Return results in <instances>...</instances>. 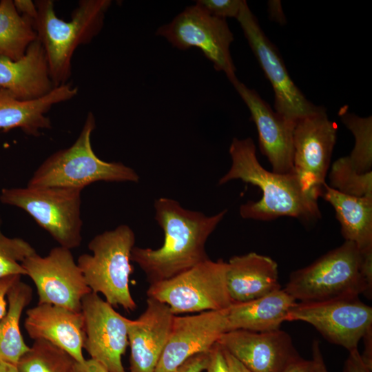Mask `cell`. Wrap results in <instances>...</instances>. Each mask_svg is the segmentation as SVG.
Returning a JSON list of instances; mask_svg holds the SVG:
<instances>
[{
  "label": "cell",
  "mask_w": 372,
  "mask_h": 372,
  "mask_svg": "<svg viewBox=\"0 0 372 372\" xmlns=\"http://www.w3.org/2000/svg\"><path fill=\"white\" fill-rule=\"evenodd\" d=\"M154 218L164 232L156 249L134 246L131 261L144 271L149 285L175 276L209 259L206 242L227 210L207 216L184 208L177 200L162 197L154 201Z\"/></svg>",
  "instance_id": "cell-1"
},
{
  "label": "cell",
  "mask_w": 372,
  "mask_h": 372,
  "mask_svg": "<svg viewBox=\"0 0 372 372\" xmlns=\"http://www.w3.org/2000/svg\"><path fill=\"white\" fill-rule=\"evenodd\" d=\"M229 153L231 165L218 180V185L240 180L257 186L262 192L259 200L241 205L239 213L242 218L269 221L289 216L309 223L321 218L318 198L305 189L293 172L277 174L261 165L251 138H234Z\"/></svg>",
  "instance_id": "cell-2"
},
{
  "label": "cell",
  "mask_w": 372,
  "mask_h": 372,
  "mask_svg": "<svg viewBox=\"0 0 372 372\" xmlns=\"http://www.w3.org/2000/svg\"><path fill=\"white\" fill-rule=\"evenodd\" d=\"M33 26L43 45L54 86L65 84L71 76V60L77 47L90 42L101 32L110 0H81L71 19L59 18L51 0L35 1Z\"/></svg>",
  "instance_id": "cell-3"
},
{
  "label": "cell",
  "mask_w": 372,
  "mask_h": 372,
  "mask_svg": "<svg viewBox=\"0 0 372 372\" xmlns=\"http://www.w3.org/2000/svg\"><path fill=\"white\" fill-rule=\"evenodd\" d=\"M96 127L94 114L89 112L75 142L48 157L28 181L33 187H57L83 190L98 181L137 183L139 176L120 162H106L94 153L91 135Z\"/></svg>",
  "instance_id": "cell-4"
},
{
  "label": "cell",
  "mask_w": 372,
  "mask_h": 372,
  "mask_svg": "<svg viewBox=\"0 0 372 372\" xmlns=\"http://www.w3.org/2000/svg\"><path fill=\"white\" fill-rule=\"evenodd\" d=\"M134 245L133 230L127 225H120L95 236L88 243L93 254H83L77 260L91 291L102 293L112 306H121L127 311H134L137 307L129 288Z\"/></svg>",
  "instance_id": "cell-5"
},
{
  "label": "cell",
  "mask_w": 372,
  "mask_h": 372,
  "mask_svg": "<svg viewBox=\"0 0 372 372\" xmlns=\"http://www.w3.org/2000/svg\"><path fill=\"white\" fill-rule=\"evenodd\" d=\"M362 260L358 247L344 241L308 266L293 271L284 289L298 302L366 296Z\"/></svg>",
  "instance_id": "cell-6"
},
{
  "label": "cell",
  "mask_w": 372,
  "mask_h": 372,
  "mask_svg": "<svg viewBox=\"0 0 372 372\" xmlns=\"http://www.w3.org/2000/svg\"><path fill=\"white\" fill-rule=\"evenodd\" d=\"M81 190L57 187L4 188L2 203L22 209L56 240L72 249L82 242Z\"/></svg>",
  "instance_id": "cell-7"
},
{
  "label": "cell",
  "mask_w": 372,
  "mask_h": 372,
  "mask_svg": "<svg viewBox=\"0 0 372 372\" xmlns=\"http://www.w3.org/2000/svg\"><path fill=\"white\" fill-rule=\"evenodd\" d=\"M227 263L210 258L165 280L151 284L147 298L167 304L172 313L227 309L233 303L226 284Z\"/></svg>",
  "instance_id": "cell-8"
},
{
  "label": "cell",
  "mask_w": 372,
  "mask_h": 372,
  "mask_svg": "<svg viewBox=\"0 0 372 372\" xmlns=\"http://www.w3.org/2000/svg\"><path fill=\"white\" fill-rule=\"evenodd\" d=\"M156 34L179 50L198 48L231 83L238 79L230 52L234 35L226 19L211 15L198 3L186 7L169 23L160 26Z\"/></svg>",
  "instance_id": "cell-9"
},
{
  "label": "cell",
  "mask_w": 372,
  "mask_h": 372,
  "mask_svg": "<svg viewBox=\"0 0 372 372\" xmlns=\"http://www.w3.org/2000/svg\"><path fill=\"white\" fill-rule=\"evenodd\" d=\"M248 43L274 92L275 111L296 122L325 109L310 102L289 76L276 48L267 37L246 2L238 18Z\"/></svg>",
  "instance_id": "cell-10"
},
{
  "label": "cell",
  "mask_w": 372,
  "mask_h": 372,
  "mask_svg": "<svg viewBox=\"0 0 372 372\" xmlns=\"http://www.w3.org/2000/svg\"><path fill=\"white\" fill-rule=\"evenodd\" d=\"M286 321H302L313 326L329 342L349 352L372 327V307L359 297L320 302H296Z\"/></svg>",
  "instance_id": "cell-11"
},
{
  "label": "cell",
  "mask_w": 372,
  "mask_h": 372,
  "mask_svg": "<svg viewBox=\"0 0 372 372\" xmlns=\"http://www.w3.org/2000/svg\"><path fill=\"white\" fill-rule=\"evenodd\" d=\"M21 265L34 283L38 304H51L81 312V300L91 292L70 249L58 246L46 256L37 253Z\"/></svg>",
  "instance_id": "cell-12"
},
{
  "label": "cell",
  "mask_w": 372,
  "mask_h": 372,
  "mask_svg": "<svg viewBox=\"0 0 372 372\" xmlns=\"http://www.w3.org/2000/svg\"><path fill=\"white\" fill-rule=\"evenodd\" d=\"M337 139V126L325 110L296 121L293 132V173L318 198Z\"/></svg>",
  "instance_id": "cell-13"
},
{
  "label": "cell",
  "mask_w": 372,
  "mask_h": 372,
  "mask_svg": "<svg viewBox=\"0 0 372 372\" xmlns=\"http://www.w3.org/2000/svg\"><path fill=\"white\" fill-rule=\"evenodd\" d=\"M81 313L84 318L83 349L90 359L108 372H128L121 359L129 345L127 329L131 320L92 291L82 298Z\"/></svg>",
  "instance_id": "cell-14"
},
{
  "label": "cell",
  "mask_w": 372,
  "mask_h": 372,
  "mask_svg": "<svg viewBox=\"0 0 372 372\" xmlns=\"http://www.w3.org/2000/svg\"><path fill=\"white\" fill-rule=\"evenodd\" d=\"M227 331V309L174 316L169 338L154 372H174L192 356L209 352Z\"/></svg>",
  "instance_id": "cell-15"
},
{
  "label": "cell",
  "mask_w": 372,
  "mask_h": 372,
  "mask_svg": "<svg viewBox=\"0 0 372 372\" xmlns=\"http://www.w3.org/2000/svg\"><path fill=\"white\" fill-rule=\"evenodd\" d=\"M217 343L251 372H282L300 355L291 336L280 329L265 332L229 331Z\"/></svg>",
  "instance_id": "cell-16"
},
{
  "label": "cell",
  "mask_w": 372,
  "mask_h": 372,
  "mask_svg": "<svg viewBox=\"0 0 372 372\" xmlns=\"http://www.w3.org/2000/svg\"><path fill=\"white\" fill-rule=\"evenodd\" d=\"M232 85L250 112L257 128L260 149L270 163L272 172L292 173L296 122L278 114L254 90L238 79Z\"/></svg>",
  "instance_id": "cell-17"
},
{
  "label": "cell",
  "mask_w": 372,
  "mask_h": 372,
  "mask_svg": "<svg viewBox=\"0 0 372 372\" xmlns=\"http://www.w3.org/2000/svg\"><path fill=\"white\" fill-rule=\"evenodd\" d=\"M174 315L169 307L147 298L145 310L128 325L130 371L154 372L169 338Z\"/></svg>",
  "instance_id": "cell-18"
},
{
  "label": "cell",
  "mask_w": 372,
  "mask_h": 372,
  "mask_svg": "<svg viewBox=\"0 0 372 372\" xmlns=\"http://www.w3.org/2000/svg\"><path fill=\"white\" fill-rule=\"evenodd\" d=\"M24 327L32 339L46 340L67 352L75 361H85L81 312L51 304H38L26 311Z\"/></svg>",
  "instance_id": "cell-19"
},
{
  "label": "cell",
  "mask_w": 372,
  "mask_h": 372,
  "mask_svg": "<svg viewBox=\"0 0 372 372\" xmlns=\"http://www.w3.org/2000/svg\"><path fill=\"white\" fill-rule=\"evenodd\" d=\"M54 87L44 48L37 39L19 60L0 56V88L16 98L23 101L39 99Z\"/></svg>",
  "instance_id": "cell-20"
},
{
  "label": "cell",
  "mask_w": 372,
  "mask_h": 372,
  "mask_svg": "<svg viewBox=\"0 0 372 372\" xmlns=\"http://www.w3.org/2000/svg\"><path fill=\"white\" fill-rule=\"evenodd\" d=\"M226 284L233 302L250 301L281 289L277 262L256 252L229 258Z\"/></svg>",
  "instance_id": "cell-21"
},
{
  "label": "cell",
  "mask_w": 372,
  "mask_h": 372,
  "mask_svg": "<svg viewBox=\"0 0 372 372\" xmlns=\"http://www.w3.org/2000/svg\"><path fill=\"white\" fill-rule=\"evenodd\" d=\"M77 93L78 88L67 83L41 98L23 101L0 88V130L8 132L20 128L28 135L38 136L41 130L52 127L45 115L51 107L72 99Z\"/></svg>",
  "instance_id": "cell-22"
},
{
  "label": "cell",
  "mask_w": 372,
  "mask_h": 372,
  "mask_svg": "<svg viewBox=\"0 0 372 372\" xmlns=\"http://www.w3.org/2000/svg\"><path fill=\"white\" fill-rule=\"evenodd\" d=\"M296 302L282 288L250 301L233 302L227 309L228 331L242 329L265 332L280 329Z\"/></svg>",
  "instance_id": "cell-23"
},
{
  "label": "cell",
  "mask_w": 372,
  "mask_h": 372,
  "mask_svg": "<svg viewBox=\"0 0 372 372\" xmlns=\"http://www.w3.org/2000/svg\"><path fill=\"white\" fill-rule=\"evenodd\" d=\"M320 197L334 209L345 241L353 242L361 251L372 249V197L344 194L327 183Z\"/></svg>",
  "instance_id": "cell-24"
},
{
  "label": "cell",
  "mask_w": 372,
  "mask_h": 372,
  "mask_svg": "<svg viewBox=\"0 0 372 372\" xmlns=\"http://www.w3.org/2000/svg\"><path fill=\"white\" fill-rule=\"evenodd\" d=\"M8 310L0 320V362L17 365L29 349L21 333L19 323L22 312L30 302L32 289L17 280L7 293Z\"/></svg>",
  "instance_id": "cell-25"
},
{
  "label": "cell",
  "mask_w": 372,
  "mask_h": 372,
  "mask_svg": "<svg viewBox=\"0 0 372 372\" xmlns=\"http://www.w3.org/2000/svg\"><path fill=\"white\" fill-rule=\"evenodd\" d=\"M36 39L33 21L21 15L13 1H0V56L19 60Z\"/></svg>",
  "instance_id": "cell-26"
},
{
  "label": "cell",
  "mask_w": 372,
  "mask_h": 372,
  "mask_svg": "<svg viewBox=\"0 0 372 372\" xmlns=\"http://www.w3.org/2000/svg\"><path fill=\"white\" fill-rule=\"evenodd\" d=\"M74 362L59 347L44 340H35L17 366L19 372H72Z\"/></svg>",
  "instance_id": "cell-27"
},
{
  "label": "cell",
  "mask_w": 372,
  "mask_h": 372,
  "mask_svg": "<svg viewBox=\"0 0 372 372\" xmlns=\"http://www.w3.org/2000/svg\"><path fill=\"white\" fill-rule=\"evenodd\" d=\"M339 116L355 138L350 155L347 156L353 168L359 174L372 171V117H361L340 108Z\"/></svg>",
  "instance_id": "cell-28"
},
{
  "label": "cell",
  "mask_w": 372,
  "mask_h": 372,
  "mask_svg": "<svg viewBox=\"0 0 372 372\" xmlns=\"http://www.w3.org/2000/svg\"><path fill=\"white\" fill-rule=\"evenodd\" d=\"M331 188L355 197H372V171L359 174L351 164L348 156L336 160L329 175Z\"/></svg>",
  "instance_id": "cell-29"
},
{
  "label": "cell",
  "mask_w": 372,
  "mask_h": 372,
  "mask_svg": "<svg viewBox=\"0 0 372 372\" xmlns=\"http://www.w3.org/2000/svg\"><path fill=\"white\" fill-rule=\"evenodd\" d=\"M0 216V279L11 275H26L21 262L28 256L37 253L25 240L8 238L1 231Z\"/></svg>",
  "instance_id": "cell-30"
},
{
  "label": "cell",
  "mask_w": 372,
  "mask_h": 372,
  "mask_svg": "<svg viewBox=\"0 0 372 372\" xmlns=\"http://www.w3.org/2000/svg\"><path fill=\"white\" fill-rule=\"evenodd\" d=\"M247 1L245 0H198V3L211 15L226 19H237Z\"/></svg>",
  "instance_id": "cell-31"
},
{
  "label": "cell",
  "mask_w": 372,
  "mask_h": 372,
  "mask_svg": "<svg viewBox=\"0 0 372 372\" xmlns=\"http://www.w3.org/2000/svg\"><path fill=\"white\" fill-rule=\"evenodd\" d=\"M205 372H229L223 349L216 342L209 352Z\"/></svg>",
  "instance_id": "cell-32"
},
{
  "label": "cell",
  "mask_w": 372,
  "mask_h": 372,
  "mask_svg": "<svg viewBox=\"0 0 372 372\" xmlns=\"http://www.w3.org/2000/svg\"><path fill=\"white\" fill-rule=\"evenodd\" d=\"M209 352L200 353L192 356L174 372H203L205 371L209 360Z\"/></svg>",
  "instance_id": "cell-33"
},
{
  "label": "cell",
  "mask_w": 372,
  "mask_h": 372,
  "mask_svg": "<svg viewBox=\"0 0 372 372\" xmlns=\"http://www.w3.org/2000/svg\"><path fill=\"white\" fill-rule=\"evenodd\" d=\"M343 372H372L362 360L358 349L349 352V355L344 362Z\"/></svg>",
  "instance_id": "cell-34"
},
{
  "label": "cell",
  "mask_w": 372,
  "mask_h": 372,
  "mask_svg": "<svg viewBox=\"0 0 372 372\" xmlns=\"http://www.w3.org/2000/svg\"><path fill=\"white\" fill-rule=\"evenodd\" d=\"M20 275L8 276L0 279V320L7 311V302L5 299L10 287L19 280Z\"/></svg>",
  "instance_id": "cell-35"
},
{
  "label": "cell",
  "mask_w": 372,
  "mask_h": 372,
  "mask_svg": "<svg viewBox=\"0 0 372 372\" xmlns=\"http://www.w3.org/2000/svg\"><path fill=\"white\" fill-rule=\"evenodd\" d=\"M311 372H328L319 341L313 340L311 347Z\"/></svg>",
  "instance_id": "cell-36"
},
{
  "label": "cell",
  "mask_w": 372,
  "mask_h": 372,
  "mask_svg": "<svg viewBox=\"0 0 372 372\" xmlns=\"http://www.w3.org/2000/svg\"><path fill=\"white\" fill-rule=\"evenodd\" d=\"M72 372H108L101 364L92 360H85L83 362H74Z\"/></svg>",
  "instance_id": "cell-37"
},
{
  "label": "cell",
  "mask_w": 372,
  "mask_h": 372,
  "mask_svg": "<svg viewBox=\"0 0 372 372\" xmlns=\"http://www.w3.org/2000/svg\"><path fill=\"white\" fill-rule=\"evenodd\" d=\"M267 5L270 19L280 25H285L286 18L282 8L281 2L278 0H271L268 1Z\"/></svg>",
  "instance_id": "cell-38"
},
{
  "label": "cell",
  "mask_w": 372,
  "mask_h": 372,
  "mask_svg": "<svg viewBox=\"0 0 372 372\" xmlns=\"http://www.w3.org/2000/svg\"><path fill=\"white\" fill-rule=\"evenodd\" d=\"M14 4L17 11L23 16H25L32 21L37 15V6L35 2L34 3L30 0H14Z\"/></svg>",
  "instance_id": "cell-39"
},
{
  "label": "cell",
  "mask_w": 372,
  "mask_h": 372,
  "mask_svg": "<svg viewBox=\"0 0 372 372\" xmlns=\"http://www.w3.org/2000/svg\"><path fill=\"white\" fill-rule=\"evenodd\" d=\"M282 372H311V360L298 356L293 360Z\"/></svg>",
  "instance_id": "cell-40"
},
{
  "label": "cell",
  "mask_w": 372,
  "mask_h": 372,
  "mask_svg": "<svg viewBox=\"0 0 372 372\" xmlns=\"http://www.w3.org/2000/svg\"><path fill=\"white\" fill-rule=\"evenodd\" d=\"M364 349L360 353L363 362L372 369V327L369 328L362 337Z\"/></svg>",
  "instance_id": "cell-41"
},
{
  "label": "cell",
  "mask_w": 372,
  "mask_h": 372,
  "mask_svg": "<svg viewBox=\"0 0 372 372\" xmlns=\"http://www.w3.org/2000/svg\"><path fill=\"white\" fill-rule=\"evenodd\" d=\"M223 351L229 367V372H251L228 351L223 349Z\"/></svg>",
  "instance_id": "cell-42"
},
{
  "label": "cell",
  "mask_w": 372,
  "mask_h": 372,
  "mask_svg": "<svg viewBox=\"0 0 372 372\" xmlns=\"http://www.w3.org/2000/svg\"><path fill=\"white\" fill-rule=\"evenodd\" d=\"M0 372H19V371L16 365L0 362Z\"/></svg>",
  "instance_id": "cell-43"
}]
</instances>
